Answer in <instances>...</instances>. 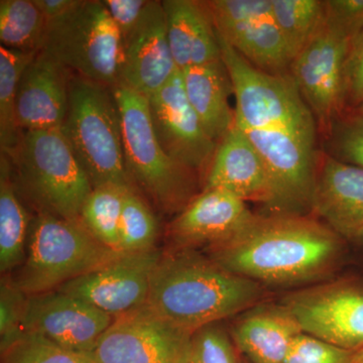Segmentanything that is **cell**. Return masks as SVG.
<instances>
[{"mask_svg": "<svg viewBox=\"0 0 363 363\" xmlns=\"http://www.w3.org/2000/svg\"><path fill=\"white\" fill-rule=\"evenodd\" d=\"M123 125L124 162L131 185L164 214H179L194 199L195 174L157 142L149 99L126 86L113 88Z\"/></svg>", "mask_w": 363, "mask_h": 363, "instance_id": "5", "label": "cell"}, {"mask_svg": "<svg viewBox=\"0 0 363 363\" xmlns=\"http://www.w3.org/2000/svg\"><path fill=\"white\" fill-rule=\"evenodd\" d=\"M247 202L221 190L203 189L169 224L171 248L194 250L220 245L252 220Z\"/></svg>", "mask_w": 363, "mask_h": 363, "instance_id": "17", "label": "cell"}, {"mask_svg": "<svg viewBox=\"0 0 363 363\" xmlns=\"http://www.w3.org/2000/svg\"><path fill=\"white\" fill-rule=\"evenodd\" d=\"M230 334L217 324L193 334L190 363H240Z\"/></svg>", "mask_w": 363, "mask_h": 363, "instance_id": "33", "label": "cell"}, {"mask_svg": "<svg viewBox=\"0 0 363 363\" xmlns=\"http://www.w3.org/2000/svg\"><path fill=\"white\" fill-rule=\"evenodd\" d=\"M6 156L18 192L37 214L80 220L93 187L61 128L23 131L16 149Z\"/></svg>", "mask_w": 363, "mask_h": 363, "instance_id": "3", "label": "cell"}, {"mask_svg": "<svg viewBox=\"0 0 363 363\" xmlns=\"http://www.w3.org/2000/svg\"><path fill=\"white\" fill-rule=\"evenodd\" d=\"M184 89L207 135L219 143L231 130L235 114L229 105L233 84L222 61L181 72Z\"/></svg>", "mask_w": 363, "mask_h": 363, "instance_id": "24", "label": "cell"}, {"mask_svg": "<svg viewBox=\"0 0 363 363\" xmlns=\"http://www.w3.org/2000/svg\"><path fill=\"white\" fill-rule=\"evenodd\" d=\"M48 23L61 20L80 6L82 0H33Z\"/></svg>", "mask_w": 363, "mask_h": 363, "instance_id": "39", "label": "cell"}, {"mask_svg": "<svg viewBox=\"0 0 363 363\" xmlns=\"http://www.w3.org/2000/svg\"><path fill=\"white\" fill-rule=\"evenodd\" d=\"M74 75L121 85L123 39L102 1L82 0L61 20L48 23L44 49Z\"/></svg>", "mask_w": 363, "mask_h": 363, "instance_id": "8", "label": "cell"}, {"mask_svg": "<svg viewBox=\"0 0 363 363\" xmlns=\"http://www.w3.org/2000/svg\"><path fill=\"white\" fill-rule=\"evenodd\" d=\"M179 72L169 47L162 1L150 0L140 23L123 40L121 85L149 97Z\"/></svg>", "mask_w": 363, "mask_h": 363, "instance_id": "18", "label": "cell"}, {"mask_svg": "<svg viewBox=\"0 0 363 363\" xmlns=\"http://www.w3.org/2000/svg\"><path fill=\"white\" fill-rule=\"evenodd\" d=\"M217 37L235 97L234 125L240 130H289L315 140L314 116L292 76L257 69L218 33Z\"/></svg>", "mask_w": 363, "mask_h": 363, "instance_id": "7", "label": "cell"}, {"mask_svg": "<svg viewBox=\"0 0 363 363\" xmlns=\"http://www.w3.org/2000/svg\"><path fill=\"white\" fill-rule=\"evenodd\" d=\"M303 333L292 313L266 301L236 316L230 337L250 363H284L296 338Z\"/></svg>", "mask_w": 363, "mask_h": 363, "instance_id": "22", "label": "cell"}, {"mask_svg": "<svg viewBox=\"0 0 363 363\" xmlns=\"http://www.w3.org/2000/svg\"><path fill=\"white\" fill-rule=\"evenodd\" d=\"M48 23L33 0L0 1V42L2 47L23 52L44 49Z\"/></svg>", "mask_w": 363, "mask_h": 363, "instance_id": "26", "label": "cell"}, {"mask_svg": "<svg viewBox=\"0 0 363 363\" xmlns=\"http://www.w3.org/2000/svg\"><path fill=\"white\" fill-rule=\"evenodd\" d=\"M327 16L357 35L363 28V0H329Z\"/></svg>", "mask_w": 363, "mask_h": 363, "instance_id": "38", "label": "cell"}, {"mask_svg": "<svg viewBox=\"0 0 363 363\" xmlns=\"http://www.w3.org/2000/svg\"><path fill=\"white\" fill-rule=\"evenodd\" d=\"M1 354L2 363H97L89 354L66 350L35 333L23 334Z\"/></svg>", "mask_w": 363, "mask_h": 363, "instance_id": "31", "label": "cell"}, {"mask_svg": "<svg viewBox=\"0 0 363 363\" xmlns=\"http://www.w3.org/2000/svg\"><path fill=\"white\" fill-rule=\"evenodd\" d=\"M164 250L121 253L57 291L117 318L147 304L152 272Z\"/></svg>", "mask_w": 363, "mask_h": 363, "instance_id": "14", "label": "cell"}, {"mask_svg": "<svg viewBox=\"0 0 363 363\" xmlns=\"http://www.w3.org/2000/svg\"><path fill=\"white\" fill-rule=\"evenodd\" d=\"M267 295L266 286L224 269L199 250L169 248L152 272L145 305L195 333L264 302Z\"/></svg>", "mask_w": 363, "mask_h": 363, "instance_id": "2", "label": "cell"}, {"mask_svg": "<svg viewBox=\"0 0 363 363\" xmlns=\"http://www.w3.org/2000/svg\"><path fill=\"white\" fill-rule=\"evenodd\" d=\"M125 186L109 185L94 188L83 205L81 223L104 247L119 252V228Z\"/></svg>", "mask_w": 363, "mask_h": 363, "instance_id": "28", "label": "cell"}, {"mask_svg": "<svg viewBox=\"0 0 363 363\" xmlns=\"http://www.w3.org/2000/svg\"><path fill=\"white\" fill-rule=\"evenodd\" d=\"M28 296L14 285L9 274L2 277L0 285V348L9 350L23 335L26 302Z\"/></svg>", "mask_w": 363, "mask_h": 363, "instance_id": "32", "label": "cell"}, {"mask_svg": "<svg viewBox=\"0 0 363 363\" xmlns=\"http://www.w3.org/2000/svg\"><path fill=\"white\" fill-rule=\"evenodd\" d=\"M311 212L350 240L363 224V168L325 157L317 169Z\"/></svg>", "mask_w": 363, "mask_h": 363, "instance_id": "21", "label": "cell"}, {"mask_svg": "<svg viewBox=\"0 0 363 363\" xmlns=\"http://www.w3.org/2000/svg\"><path fill=\"white\" fill-rule=\"evenodd\" d=\"M350 363H363V347L353 351Z\"/></svg>", "mask_w": 363, "mask_h": 363, "instance_id": "41", "label": "cell"}, {"mask_svg": "<svg viewBox=\"0 0 363 363\" xmlns=\"http://www.w3.org/2000/svg\"><path fill=\"white\" fill-rule=\"evenodd\" d=\"M350 242L357 247L363 248V224L355 231L354 234L350 238Z\"/></svg>", "mask_w": 363, "mask_h": 363, "instance_id": "40", "label": "cell"}, {"mask_svg": "<svg viewBox=\"0 0 363 363\" xmlns=\"http://www.w3.org/2000/svg\"><path fill=\"white\" fill-rule=\"evenodd\" d=\"M61 130L93 189L109 184L133 187L126 173L123 125L113 88L72 74Z\"/></svg>", "mask_w": 363, "mask_h": 363, "instance_id": "4", "label": "cell"}, {"mask_svg": "<svg viewBox=\"0 0 363 363\" xmlns=\"http://www.w3.org/2000/svg\"><path fill=\"white\" fill-rule=\"evenodd\" d=\"M217 33L252 65L283 75L292 57L272 18V0L206 1Z\"/></svg>", "mask_w": 363, "mask_h": 363, "instance_id": "13", "label": "cell"}, {"mask_svg": "<svg viewBox=\"0 0 363 363\" xmlns=\"http://www.w3.org/2000/svg\"><path fill=\"white\" fill-rule=\"evenodd\" d=\"M121 253L104 247L80 220L37 214L30 220L25 262L11 279L26 295L51 292Z\"/></svg>", "mask_w": 363, "mask_h": 363, "instance_id": "6", "label": "cell"}, {"mask_svg": "<svg viewBox=\"0 0 363 363\" xmlns=\"http://www.w3.org/2000/svg\"><path fill=\"white\" fill-rule=\"evenodd\" d=\"M355 109H357V114H355V117L363 119V102L357 107V108Z\"/></svg>", "mask_w": 363, "mask_h": 363, "instance_id": "42", "label": "cell"}, {"mask_svg": "<svg viewBox=\"0 0 363 363\" xmlns=\"http://www.w3.org/2000/svg\"><path fill=\"white\" fill-rule=\"evenodd\" d=\"M102 4L124 40L140 23L149 0H104Z\"/></svg>", "mask_w": 363, "mask_h": 363, "instance_id": "37", "label": "cell"}, {"mask_svg": "<svg viewBox=\"0 0 363 363\" xmlns=\"http://www.w3.org/2000/svg\"><path fill=\"white\" fill-rule=\"evenodd\" d=\"M114 318L60 291L28 296L23 333L39 334L66 350L89 354Z\"/></svg>", "mask_w": 363, "mask_h": 363, "instance_id": "16", "label": "cell"}, {"mask_svg": "<svg viewBox=\"0 0 363 363\" xmlns=\"http://www.w3.org/2000/svg\"><path fill=\"white\" fill-rule=\"evenodd\" d=\"M272 18L278 26L292 61L323 26L326 1L272 0Z\"/></svg>", "mask_w": 363, "mask_h": 363, "instance_id": "29", "label": "cell"}, {"mask_svg": "<svg viewBox=\"0 0 363 363\" xmlns=\"http://www.w3.org/2000/svg\"><path fill=\"white\" fill-rule=\"evenodd\" d=\"M159 234L157 217L149 202L135 188H130L124 197L119 252L140 253L155 250Z\"/></svg>", "mask_w": 363, "mask_h": 363, "instance_id": "30", "label": "cell"}, {"mask_svg": "<svg viewBox=\"0 0 363 363\" xmlns=\"http://www.w3.org/2000/svg\"><path fill=\"white\" fill-rule=\"evenodd\" d=\"M346 242L324 222L306 214H255L207 255L266 288L298 290L333 278L344 264Z\"/></svg>", "mask_w": 363, "mask_h": 363, "instance_id": "1", "label": "cell"}, {"mask_svg": "<svg viewBox=\"0 0 363 363\" xmlns=\"http://www.w3.org/2000/svg\"><path fill=\"white\" fill-rule=\"evenodd\" d=\"M203 189H221L245 202L272 209L274 188L269 171L250 138L235 125L218 143Z\"/></svg>", "mask_w": 363, "mask_h": 363, "instance_id": "20", "label": "cell"}, {"mask_svg": "<svg viewBox=\"0 0 363 363\" xmlns=\"http://www.w3.org/2000/svg\"><path fill=\"white\" fill-rule=\"evenodd\" d=\"M304 333L350 351L363 347V279H331L281 300Z\"/></svg>", "mask_w": 363, "mask_h": 363, "instance_id": "9", "label": "cell"}, {"mask_svg": "<svg viewBox=\"0 0 363 363\" xmlns=\"http://www.w3.org/2000/svg\"><path fill=\"white\" fill-rule=\"evenodd\" d=\"M355 35L327 16L291 63L290 71L313 116L328 128L345 106L344 70Z\"/></svg>", "mask_w": 363, "mask_h": 363, "instance_id": "10", "label": "cell"}, {"mask_svg": "<svg viewBox=\"0 0 363 363\" xmlns=\"http://www.w3.org/2000/svg\"><path fill=\"white\" fill-rule=\"evenodd\" d=\"M162 4L179 71L220 61V44L206 1L164 0Z\"/></svg>", "mask_w": 363, "mask_h": 363, "instance_id": "23", "label": "cell"}, {"mask_svg": "<svg viewBox=\"0 0 363 363\" xmlns=\"http://www.w3.org/2000/svg\"><path fill=\"white\" fill-rule=\"evenodd\" d=\"M147 99L152 128L162 150L192 173L207 174L218 143L207 135L191 106L181 72Z\"/></svg>", "mask_w": 363, "mask_h": 363, "instance_id": "15", "label": "cell"}, {"mask_svg": "<svg viewBox=\"0 0 363 363\" xmlns=\"http://www.w3.org/2000/svg\"><path fill=\"white\" fill-rule=\"evenodd\" d=\"M352 353L303 332L294 340L284 363H350Z\"/></svg>", "mask_w": 363, "mask_h": 363, "instance_id": "34", "label": "cell"}, {"mask_svg": "<svg viewBox=\"0 0 363 363\" xmlns=\"http://www.w3.org/2000/svg\"><path fill=\"white\" fill-rule=\"evenodd\" d=\"M72 73L42 50L21 76L16 95V123L21 131L61 128L69 105Z\"/></svg>", "mask_w": 363, "mask_h": 363, "instance_id": "19", "label": "cell"}, {"mask_svg": "<svg viewBox=\"0 0 363 363\" xmlns=\"http://www.w3.org/2000/svg\"><path fill=\"white\" fill-rule=\"evenodd\" d=\"M345 105L357 108L363 102V28L351 43L344 70Z\"/></svg>", "mask_w": 363, "mask_h": 363, "instance_id": "35", "label": "cell"}, {"mask_svg": "<svg viewBox=\"0 0 363 363\" xmlns=\"http://www.w3.org/2000/svg\"><path fill=\"white\" fill-rule=\"evenodd\" d=\"M334 143L336 159L363 168V119L354 116L342 123Z\"/></svg>", "mask_w": 363, "mask_h": 363, "instance_id": "36", "label": "cell"}, {"mask_svg": "<svg viewBox=\"0 0 363 363\" xmlns=\"http://www.w3.org/2000/svg\"><path fill=\"white\" fill-rule=\"evenodd\" d=\"M38 52H23L0 45V149L9 155L20 143L16 123V95L23 71Z\"/></svg>", "mask_w": 363, "mask_h": 363, "instance_id": "27", "label": "cell"}, {"mask_svg": "<svg viewBox=\"0 0 363 363\" xmlns=\"http://www.w3.org/2000/svg\"><path fill=\"white\" fill-rule=\"evenodd\" d=\"M241 130L255 145L269 171L274 194L272 213L311 211L317 177L315 140L289 130Z\"/></svg>", "mask_w": 363, "mask_h": 363, "instance_id": "12", "label": "cell"}, {"mask_svg": "<svg viewBox=\"0 0 363 363\" xmlns=\"http://www.w3.org/2000/svg\"><path fill=\"white\" fill-rule=\"evenodd\" d=\"M193 334L145 305L114 318L89 355L97 363H190Z\"/></svg>", "mask_w": 363, "mask_h": 363, "instance_id": "11", "label": "cell"}, {"mask_svg": "<svg viewBox=\"0 0 363 363\" xmlns=\"http://www.w3.org/2000/svg\"><path fill=\"white\" fill-rule=\"evenodd\" d=\"M6 155L0 159V272L6 276L26 259L30 221Z\"/></svg>", "mask_w": 363, "mask_h": 363, "instance_id": "25", "label": "cell"}]
</instances>
